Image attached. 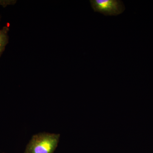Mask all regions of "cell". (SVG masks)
Masks as SVG:
<instances>
[{"mask_svg":"<svg viewBox=\"0 0 153 153\" xmlns=\"http://www.w3.org/2000/svg\"><path fill=\"white\" fill-rule=\"evenodd\" d=\"M94 10L105 16H117L125 10L123 3L120 0H90Z\"/></svg>","mask_w":153,"mask_h":153,"instance_id":"7a4b0ae2","label":"cell"},{"mask_svg":"<svg viewBox=\"0 0 153 153\" xmlns=\"http://www.w3.org/2000/svg\"><path fill=\"white\" fill-rule=\"evenodd\" d=\"M9 30L7 27H4L0 30V57L4 50L7 44L8 43L7 33Z\"/></svg>","mask_w":153,"mask_h":153,"instance_id":"3957f363","label":"cell"},{"mask_svg":"<svg viewBox=\"0 0 153 153\" xmlns=\"http://www.w3.org/2000/svg\"></svg>","mask_w":153,"mask_h":153,"instance_id":"277c9868","label":"cell"},{"mask_svg":"<svg viewBox=\"0 0 153 153\" xmlns=\"http://www.w3.org/2000/svg\"><path fill=\"white\" fill-rule=\"evenodd\" d=\"M60 137L59 134L46 132L34 135L27 145L25 153H54Z\"/></svg>","mask_w":153,"mask_h":153,"instance_id":"6da1fadb","label":"cell"}]
</instances>
